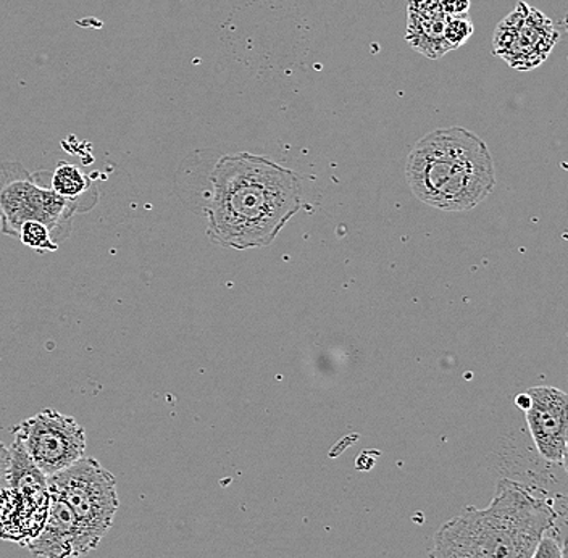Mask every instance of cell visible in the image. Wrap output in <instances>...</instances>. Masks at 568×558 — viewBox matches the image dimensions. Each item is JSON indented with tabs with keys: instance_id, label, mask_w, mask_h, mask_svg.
Segmentation results:
<instances>
[{
	"instance_id": "obj_1",
	"label": "cell",
	"mask_w": 568,
	"mask_h": 558,
	"mask_svg": "<svg viewBox=\"0 0 568 558\" xmlns=\"http://www.w3.org/2000/svg\"><path fill=\"white\" fill-rule=\"evenodd\" d=\"M207 234L223 247H266L302 207L296 173L258 155H225L212 175Z\"/></svg>"
},
{
	"instance_id": "obj_2",
	"label": "cell",
	"mask_w": 568,
	"mask_h": 558,
	"mask_svg": "<svg viewBox=\"0 0 568 558\" xmlns=\"http://www.w3.org/2000/svg\"><path fill=\"white\" fill-rule=\"evenodd\" d=\"M557 521L548 499L500 479L491 504L467 507L433 536L429 558H531Z\"/></svg>"
},
{
	"instance_id": "obj_3",
	"label": "cell",
	"mask_w": 568,
	"mask_h": 558,
	"mask_svg": "<svg viewBox=\"0 0 568 558\" xmlns=\"http://www.w3.org/2000/svg\"><path fill=\"white\" fill-rule=\"evenodd\" d=\"M415 197L443 212H468L491 194L496 170L488 145L460 126L432 131L415 144L406 165Z\"/></svg>"
},
{
	"instance_id": "obj_4",
	"label": "cell",
	"mask_w": 568,
	"mask_h": 558,
	"mask_svg": "<svg viewBox=\"0 0 568 558\" xmlns=\"http://www.w3.org/2000/svg\"><path fill=\"white\" fill-rule=\"evenodd\" d=\"M80 210L51 187V172H27L20 163H0V231L18 237L27 222L44 223L60 245Z\"/></svg>"
},
{
	"instance_id": "obj_5",
	"label": "cell",
	"mask_w": 568,
	"mask_h": 558,
	"mask_svg": "<svg viewBox=\"0 0 568 558\" xmlns=\"http://www.w3.org/2000/svg\"><path fill=\"white\" fill-rule=\"evenodd\" d=\"M49 493L77 517L88 554L101 544L120 507L112 473L95 458L83 457L67 470L49 476Z\"/></svg>"
},
{
	"instance_id": "obj_6",
	"label": "cell",
	"mask_w": 568,
	"mask_h": 558,
	"mask_svg": "<svg viewBox=\"0 0 568 558\" xmlns=\"http://www.w3.org/2000/svg\"><path fill=\"white\" fill-rule=\"evenodd\" d=\"M51 493L48 476L33 464L23 446H10L9 485L0 494V538L27 546L44 528Z\"/></svg>"
},
{
	"instance_id": "obj_7",
	"label": "cell",
	"mask_w": 568,
	"mask_h": 558,
	"mask_svg": "<svg viewBox=\"0 0 568 558\" xmlns=\"http://www.w3.org/2000/svg\"><path fill=\"white\" fill-rule=\"evenodd\" d=\"M13 439L45 476L67 470L87 454V433L77 419L53 408L23 419L12 429Z\"/></svg>"
},
{
	"instance_id": "obj_8",
	"label": "cell",
	"mask_w": 568,
	"mask_h": 558,
	"mask_svg": "<svg viewBox=\"0 0 568 558\" xmlns=\"http://www.w3.org/2000/svg\"><path fill=\"white\" fill-rule=\"evenodd\" d=\"M559 33L545 13L518 2L510 16L497 24L493 38V51L515 70L527 71L541 65Z\"/></svg>"
},
{
	"instance_id": "obj_9",
	"label": "cell",
	"mask_w": 568,
	"mask_h": 558,
	"mask_svg": "<svg viewBox=\"0 0 568 558\" xmlns=\"http://www.w3.org/2000/svg\"><path fill=\"white\" fill-rule=\"evenodd\" d=\"M525 415L536 449L550 464H562L568 440V394L552 386H535Z\"/></svg>"
},
{
	"instance_id": "obj_10",
	"label": "cell",
	"mask_w": 568,
	"mask_h": 558,
	"mask_svg": "<svg viewBox=\"0 0 568 558\" xmlns=\"http://www.w3.org/2000/svg\"><path fill=\"white\" fill-rule=\"evenodd\" d=\"M27 547L34 557L42 558H78L88 554L77 517L55 496H51L44 528Z\"/></svg>"
},
{
	"instance_id": "obj_11",
	"label": "cell",
	"mask_w": 568,
	"mask_h": 558,
	"mask_svg": "<svg viewBox=\"0 0 568 558\" xmlns=\"http://www.w3.org/2000/svg\"><path fill=\"white\" fill-rule=\"evenodd\" d=\"M447 13L439 0H410L407 9V42L414 51L439 59L450 51L444 39Z\"/></svg>"
},
{
	"instance_id": "obj_12",
	"label": "cell",
	"mask_w": 568,
	"mask_h": 558,
	"mask_svg": "<svg viewBox=\"0 0 568 558\" xmlns=\"http://www.w3.org/2000/svg\"><path fill=\"white\" fill-rule=\"evenodd\" d=\"M51 187L60 197L77 205L80 213L94 209L99 191L91 177L73 163L60 162L51 172Z\"/></svg>"
},
{
	"instance_id": "obj_13",
	"label": "cell",
	"mask_w": 568,
	"mask_h": 558,
	"mask_svg": "<svg viewBox=\"0 0 568 558\" xmlns=\"http://www.w3.org/2000/svg\"><path fill=\"white\" fill-rule=\"evenodd\" d=\"M21 243L36 252H55L59 251V244L53 240L52 231L44 223L27 222L21 226L18 233Z\"/></svg>"
},
{
	"instance_id": "obj_14",
	"label": "cell",
	"mask_w": 568,
	"mask_h": 558,
	"mask_svg": "<svg viewBox=\"0 0 568 558\" xmlns=\"http://www.w3.org/2000/svg\"><path fill=\"white\" fill-rule=\"evenodd\" d=\"M471 34H474V23H471L470 17H447L446 27H444V39H446L450 51L464 45L471 38Z\"/></svg>"
},
{
	"instance_id": "obj_15",
	"label": "cell",
	"mask_w": 568,
	"mask_h": 558,
	"mask_svg": "<svg viewBox=\"0 0 568 558\" xmlns=\"http://www.w3.org/2000/svg\"><path fill=\"white\" fill-rule=\"evenodd\" d=\"M531 558H564L562 546L550 532L541 539Z\"/></svg>"
},
{
	"instance_id": "obj_16",
	"label": "cell",
	"mask_w": 568,
	"mask_h": 558,
	"mask_svg": "<svg viewBox=\"0 0 568 558\" xmlns=\"http://www.w3.org/2000/svg\"><path fill=\"white\" fill-rule=\"evenodd\" d=\"M10 447L0 440V494L9 485Z\"/></svg>"
},
{
	"instance_id": "obj_17",
	"label": "cell",
	"mask_w": 568,
	"mask_h": 558,
	"mask_svg": "<svg viewBox=\"0 0 568 558\" xmlns=\"http://www.w3.org/2000/svg\"><path fill=\"white\" fill-rule=\"evenodd\" d=\"M444 12L449 17L468 16L470 0H439Z\"/></svg>"
},
{
	"instance_id": "obj_18",
	"label": "cell",
	"mask_w": 568,
	"mask_h": 558,
	"mask_svg": "<svg viewBox=\"0 0 568 558\" xmlns=\"http://www.w3.org/2000/svg\"><path fill=\"white\" fill-rule=\"evenodd\" d=\"M562 465H564V468H566V471L568 475V440H567V446H566V453H564V457H562Z\"/></svg>"
},
{
	"instance_id": "obj_19",
	"label": "cell",
	"mask_w": 568,
	"mask_h": 558,
	"mask_svg": "<svg viewBox=\"0 0 568 558\" xmlns=\"http://www.w3.org/2000/svg\"><path fill=\"white\" fill-rule=\"evenodd\" d=\"M562 556L564 558H568V542L562 546Z\"/></svg>"
}]
</instances>
